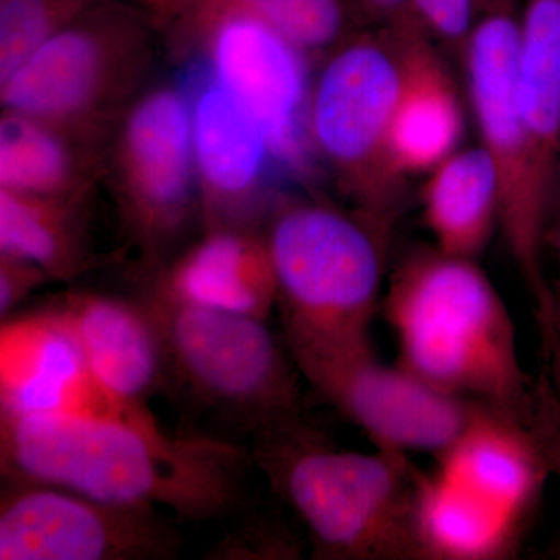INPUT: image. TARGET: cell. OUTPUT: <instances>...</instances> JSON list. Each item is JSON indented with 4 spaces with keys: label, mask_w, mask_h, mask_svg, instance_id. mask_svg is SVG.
Wrapping results in <instances>:
<instances>
[{
    "label": "cell",
    "mask_w": 560,
    "mask_h": 560,
    "mask_svg": "<svg viewBox=\"0 0 560 560\" xmlns=\"http://www.w3.org/2000/svg\"><path fill=\"white\" fill-rule=\"evenodd\" d=\"M0 459L9 481L206 521L241 504L245 455L226 442L172 436L147 407L105 400L86 410L2 415Z\"/></svg>",
    "instance_id": "cell-1"
},
{
    "label": "cell",
    "mask_w": 560,
    "mask_h": 560,
    "mask_svg": "<svg viewBox=\"0 0 560 560\" xmlns=\"http://www.w3.org/2000/svg\"><path fill=\"white\" fill-rule=\"evenodd\" d=\"M381 305L404 370L447 396L515 420L560 455L550 377H533L523 368L514 320L477 260L436 246L411 250L388 276Z\"/></svg>",
    "instance_id": "cell-2"
},
{
    "label": "cell",
    "mask_w": 560,
    "mask_h": 560,
    "mask_svg": "<svg viewBox=\"0 0 560 560\" xmlns=\"http://www.w3.org/2000/svg\"><path fill=\"white\" fill-rule=\"evenodd\" d=\"M305 418L254 434L253 458L304 525L315 555L422 560L423 470L405 453L341 451Z\"/></svg>",
    "instance_id": "cell-3"
},
{
    "label": "cell",
    "mask_w": 560,
    "mask_h": 560,
    "mask_svg": "<svg viewBox=\"0 0 560 560\" xmlns=\"http://www.w3.org/2000/svg\"><path fill=\"white\" fill-rule=\"evenodd\" d=\"M422 471L420 548L427 560L512 558L536 517L545 485L560 478L551 445L481 407L466 430Z\"/></svg>",
    "instance_id": "cell-4"
},
{
    "label": "cell",
    "mask_w": 560,
    "mask_h": 560,
    "mask_svg": "<svg viewBox=\"0 0 560 560\" xmlns=\"http://www.w3.org/2000/svg\"><path fill=\"white\" fill-rule=\"evenodd\" d=\"M264 235L287 345L341 348L371 342L388 235L359 213L318 200L282 202Z\"/></svg>",
    "instance_id": "cell-5"
},
{
    "label": "cell",
    "mask_w": 560,
    "mask_h": 560,
    "mask_svg": "<svg viewBox=\"0 0 560 560\" xmlns=\"http://www.w3.org/2000/svg\"><path fill=\"white\" fill-rule=\"evenodd\" d=\"M521 21L522 0H474V22L459 58L480 147L499 175L500 230L545 329L559 302L544 271L545 231L555 194L537 171L522 119Z\"/></svg>",
    "instance_id": "cell-6"
},
{
    "label": "cell",
    "mask_w": 560,
    "mask_h": 560,
    "mask_svg": "<svg viewBox=\"0 0 560 560\" xmlns=\"http://www.w3.org/2000/svg\"><path fill=\"white\" fill-rule=\"evenodd\" d=\"M401 84L390 33L353 32L326 54L311 83L305 128L353 212L389 235L404 180L390 167L388 139Z\"/></svg>",
    "instance_id": "cell-7"
},
{
    "label": "cell",
    "mask_w": 560,
    "mask_h": 560,
    "mask_svg": "<svg viewBox=\"0 0 560 560\" xmlns=\"http://www.w3.org/2000/svg\"><path fill=\"white\" fill-rule=\"evenodd\" d=\"M158 28L139 5L102 3L47 40L0 84L2 109L108 136L145 90Z\"/></svg>",
    "instance_id": "cell-8"
},
{
    "label": "cell",
    "mask_w": 560,
    "mask_h": 560,
    "mask_svg": "<svg viewBox=\"0 0 560 560\" xmlns=\"http://www.w3.org/2000/svg\"><path fill=\"white\" fill-rule=\"evenodd\" d=\"M160 330L167 372L250 434L305 418L300 371L265 319L197 307L151 289L142 301Z\"/></svg>",
    "instance_id": "cell-9"
},
{
    "label": "cell",
    "mask_w": 560,
    "mask_h": 560,
    "mask_svg": "<svg viewBox=\"0 0 560 560\" xmlns=\"http://www.w3.org/2000/svg\"><path fill=\"white\" fill-rule=\"evenodd\" d=\"M121 228L151 270L202 219L191 143V101L180 88H145L110 128L105 175Z\"/></svg>",
    "instance_id": "cell-10"
},
{
    "label": "cell",
    "mask_w": 560,
    "mask_h": 560,
    "mask_svg": "<svg viewBox=\"0 0 560 560\" xmlns=\"http://www.w3.org/2000/svg\"><path fill=\"white\" fill-rule=\"evenodd\" d=\"M316 393L359 425L381 451L436 455L466 430L482 405L447 396L366 345H287Z\"/></svg>",
    "instance_id": "cell-11"
},
{
    "label": "cell",
    "mask_w": 560,
    "mask_h": 560,
    "mask_svg": "<svg viewBox=\"0 0 560 560\" xmlns=\"http://www.w3.org/2000/svg\"><path fill=\"white\" fill-rule=\"evenodd\" d=\"M179 545L151 508L21 481H9L0 503V560H168Z\"/></svg>",
    "instance_id": "cell-12"
},
{
    "label": "cell",
    "mask_w": 560,
    "mask_h": 560,
    "mask_svg": "<svg viewBox=\"0 0 560 560\" xmlns=\"http://www.w3.org/2000/svg\"><path fill=\"white\" fill-rule=\"evenodd\" d=\"M208 51L210 77L241 101L270 135L276 161L304 167L301 127L311 83L305 55L268 25L243 13H213L179 21Z\"/></svg>",
    "instance_id": "cell-13"
},
{
    "label": "cell",
    "mask_w": 560,
    "mask_h": 560,
    "mask_svg": "<svg viewBox=\"0 0 560 560\" xmlns=\"http://www.w3.org/2000/svg\"><path fill=\"white\" fill-rule=\"evenodd\" d=\"M191 143L205 223L248 226L246 213L276 161L267 128L212 79L191 101Z\"/></svg>",
    "instance_id": "cell-14"
},
{
    "label": "cell",
    "mask_w": 560,
    "mask_h": 560,
    "mask_svg": "<svg viewBox=\"0 0 560 560\" xmlns=\"http://www.w3.org/2000/svg\"><path fill=\"white\" fill-rule=\"evenodd\" d=\"M103 399L75 331L61 308L3 319L0 330L2 415L86 410Z\"/></svg>",
    "instance_id": "cell-15"
},
{
    "label": "cell",
    "mask_w": 560,
    "mask_h": 560,
    "mask_svg": "<svg viewBox=\"0 0 560 560\" xmlns=\"http://www.w3.org/2000/svg\"><path fill=\"white\" fill-rule=\"evenodd\" d=\"M79 338L88 370L109 404L147 407L167 375L164 345L145 305L70 293L58 305Z\"/></svg>",
    "instance_id": "cell-16"
},
{
    "label": "cell",
    "mask_w": 560,
    "mask_h": 560,
    "mask_svg": "<svg viewBox=\"0 0 560 560\" xmlns=\"http://www.w3.org/2000/svg\"><path fill=\"white\" fill-rule=\"evenodd\" d=\"M390 35L400 47L401 84L388 153L390 167L404 180L427 175L459 150L466 120L458 88L429 31Z\"/></svg>",
    "instance_id": "cell-17"
},
{
    "label": "cell",
    "mask_w": 560,
    "mask_h": 560,
    "mask_svg": "<svg viewBox=\"0 0 560 560\" xmlns=\"http://www.w3.org/2000/svg\"><path fill=\"white\" fill-rule=\"evenodd\" d=\"M151 289L183 304L267 319L278 283L265 235L213 226L156 275Z\"/></svg>",
    "instance_id": "cell-18"
},
{
    "label": "cell",
    "mask_w": 560,
    "mask_h": 560,
    "mask_svg": "<svg viewBox=\"0 0 560 560\" xmlns=\"http://www.w3.org/2000/svg\"><path fill=\"white\" fill-rule=\"evenodd\" d=\"M108 136L2 109L0 189L91 200L105 175Z\"/></svg>",
    "instance_id": "cell-19"
},
{
    "label": "cell",
    "mask_w": 560,
    "mask_h": 560,
    "mask_svg": "<svg viewBox=\"0 0 560 560\" xmlns=\"http://www.w3.org/2000/svg\"><path fill=\"white\" fill-rule=\"evenodd\" d=\"M420 206L438 249L477 260L500 228V180L489 154L480 145L459 149L431 168Z\"/></svg>",
    "instance_id": "cell-20"
},
{
    "label": "cell",
    "mask_w": 560,
    "mask_h": 560,
    "mask_svg": "<svg viewBox=\"0 0 560 560\" xmlns=\"http://www.w3.org/2000/svg\"><path fill=\"white\" fill-rule=\"evenodd\" d=\"M517 83L537 171L556 195L560 179V0H522Z\"/></svg>",
    "instance_id": "cell-21"
},
{
    "label": "cell",
    "mask_w": 560,
    "mask_h": 560,
    "mask_svg": "<svg viewBox=\"0 0 560 560\" xmlns=\"http://www.w3.org/2000/svg\"><path fill=\"white\" fill-rule=\"evenodd\" d=\"M90 200L36 197L0 189V254L69 280L92 264Z\"/></svg>",
    "instance_id": "cell-22"
},
{
    "label": "cell",
    "mask_w": 560,
    "mask_h": 560,
    "mask_svg": "<svg viewBox=\"0 0 560 560\" xmlns=\"http://www.w3.org/2000/svg\"><path fill=\"white\" fill-rule=\"evenodd\" d=\"M228 11L246 14L268 25L305 57L329 54L355 32L357 10L350 0H201L184 18Z\"/></svg>",
    "instance_id": "cell-23"
},
{
    "label": "cell",
    "mask_w": 560,
    "mask_h": 560,
    "mask_svg": "<svg viewBox=\"0 0 560 560\" xmlns=\"http://www.w3.org/2000/svg\"><path fill=\"white\" fill-rule=\"evenodd\" d=\"M109 0H0V84L40 46Z\"/></svg>",
    "instance_id": "cell-24"
},
{
    "label": "cell",
    "mask_w": 560,
    "mask_h": 560,
    "mask_svg": "<svg viewBox=\"0 0 560 560\" xmlns=\"http://www.w3.org/2000/svg\"><path fill=\"white\" fill-rule=\"evenodd\" d=\"M412 7L434 40L460 57L474 22V0H412Z\"/></svg>",
    "instance_id": "cell-25"
},
{
    "label": "cell",
    "mask_w": 560,
    "mask_h": 560,
    "mask_svg": "<svg viewBox=\"0 0 560 560\" xmlns=\"http://www.w3.org/2000/svg\"><path fill=\"white\" fill-rule=\"evenodd\" d=\"M49 276L40 268L16 257L0 254V316L9 318L11 312L33 290L46 283Z\"/></svg>",
    "instance_id": "cell-26"
},
{
    "label": "cell",
    "mask_w": 560,
    "mask_h": 560,
    "mask_svg": "<svg viewBox=\"0 0 560 560\" xmlns=\"http://www.w3.org/2000/svg\"><path fill=\"white\" fill-rule=\"evenodd\" d=\"M352 3L357 13L368 18L383 31L400 33L423 27L412 7V0H352Z\"/></svg>",
    "instance_id": "cell-27"
},
{
    "label": "cell",
    "mask_w": 560,
    "mask_h": 560,
    "mask_svg": "<svg viewBox=\"0 0 560 560\" xmlns=\"http://www.w3.org/2000/svg\"><path fill=\"white\" fill-rule=\"evenodd\" d=\"M200 2L201 0H139V7L161 28L168 24L175 25Z\"/></svg>",
    "instance_id": "cell-28"
},
{
    "label": "cell",
    "mask_w": 560,
    "mask_h": 560,
    "mask_svg": "<svg viewBox=\"0 0 560 560\" xmlns=\"http://www.w3.org/2000/svg\"><path fill=\"white\" fill-rule=\"evenodd\" d=\"M540 335L545 359H547L548 371H550L548 377H550L560 410V298L558 308H556L550 326L544 331H540Z\"/></svg>",
    "instance_id": "cell-29"
},
{
    "label": "cell",
    "mask_w": 560,
    "mask_h": 560,
    "mask_svg": "<svg viewBox=\"0 0 560 560\" xmlns=\"http://www.w3.org/2000/svg\"><path fill=\"white\" fill-rule=\"evenodd\" d=\"M545 250H550L552 259L556 261L559 272V291L560 298V179L558 189H556L555 200H552L550 219H548L547 231H545Z\"/></svg>",
    "instance_id": "cell-30"
},
{
    "label": "cell",
    "mask_w": 560,
    "mask_h": 560,
    "mask_svg": "<svg viewBox=\"0 0 560 560\" xmlns=\"http://www.w3.org/2000/svg\"><path fill=\"white\" fill-rule=\"evenodd\" d=\"M559 552H560V540H559Z\"/></svg>",
    "instance_id": "cell-31"
},
{
    "label": "cell",
    "mask_w": 560,
    "mask_h": 560,
    "mask_svg": "<svg viewBox=\"0 0 560 560\" xmlns=\"http://www.w3.org/2000/svg\"><path fill=\"white\" fill-rule=\"evenodd\" d=\"M350 2H352V0H350Z\"/></svg>",
    "instance_id": "cell-32"
}]
</instances>
